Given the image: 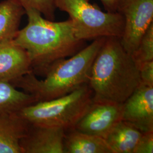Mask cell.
<instances>
[{"instance_id": "cell-2", "label": "cell", "mask_w": 153, "mask_h": 153, "mask_svg": "<svg viewBox=\"0 0 153 153\" xmlns=\"http://www.w3.org/2000/svg\"><path fill=\"white\" fill-rule=\"evenodd\" d=\"M88 85L93 100L120 104L140 86L139 70L120 38H105L93 62Z\"/></svg>"}, {"instance_id": "cell-1", "label": "cell", "mask_w": 153, "mask_h": 153, "mask_svg": "<svg viewBox=\"0 0 153 153\" xmlns=\"http://www.w3.org/2000/svg\"><path fill=\"white\" fill-rule=\"evenodd\" d=\"M24 8L27 25L19 30L14 40L27 51L35 75H44L51 64L71 57L85 47V41L76 38L69 19L54 22L43 18L33 7Z\"/></svg>"}, {"instance_id": "cell-11", "label": "cell", "mask_w": 153, "mask_h": 153, "mask_svg": "<svg viewBox=\"0 0 153 153\" xmlns=\"http://www.w3.org/2000/svg\"><path fill=\"white\" fill-rule=\"evenodd\" d=\"M28 126L16 113L0 114V153H22L19 142Z\"/></svg>"}, {"instance_id": "cell-3", "label": "cell", "mask_w": 153, "mask_h": 153, "mask_svg": "<svg viewBox=\"0 0 153 153\" xmlns=\"http://www.w3.org/2000/svg\"><path fill=\"white\" fill-rule=\"evenodd\" d=\"M105 38L93 40L69 58L56 61L45 71L44 79L31 72L11 82L32 95L37 102L57 98L88 83L93 62Z\"/></svg>"}, {"instance_id": "cell-7", "label": "cell", "mask_w": 153, "mask_h": 153, "mask_svg": "<svg viewBox=\"0 0 153 153\" xmlns=\"http://www.w3.org/2000/svg\"><path fill=\"white\" fill-rule=\"evenodd\" d=\"M123 104L95 100L74 128L85 133L105 138L111 130L123 120Z\"/></svg>"}, {"instance_id": "cell-16", "label": "cell", "mask_w": 153, "mask_h": 153, "mask_svg": "<svg viewBox=\"0 0 153 153\" xmlns=\"http://www.w3.org/2000/svg\"><path fill=\"white\" fill-rule=\"evenodd\" d=\"M131 56L138 69L142 64L153 61V23L143 34Z\"/></svg>"}, {"instance_id": "cell-18", "label": "cell", "mask_w": 153, "mask_h": 153, "mask_svg": "<svg viewBox=\"0 0 153 153\" xmlns=\"http://www.w3.org/2000/svg\"><path fill=\"white\" fill-rule=\"evenodd\" d=\"M153 153V131L142 132L133 153Z\"/></svg>"}, {"instance_id": "cell-4", "label": "cell", "mask_w": 153, "mask_h": 153, "mask_svg": "<svg viewBox=\"0 0 153 153\" xmlns=\"http://www.w3.org/2000/svg\"><path fill=\"white\" fill-rule=\"evenodd\" d=\"M93 96L86 83L64 96L36 102L16 114L30 124L60 127L66 131L74 128L92 103Z\"/></svg>"}, {"instance_id": "cell-9", "label": "cell", "mask_w": 153, "mask_h": 153, "mask_svg": "<svg viewBox=\"0 0 153 153\" xmlns=\"http://www.w3.org/2000/svg\"><path fill=\"white\" fill-rule=\"evenodd\" d=\"M123 107V120L142 132L153 131V87L140 85Z\"/></svg>"}, {"instance_id": "cell-6", "label": "cell", "mask_w": 153, "mask_h": 153, "mask_svg": "<svg viewBox=\"0 0 153 153\" xmlns=\"http://www.w3.org/2000/svg\"><path fill=\"white\" fill-rule=\"evenodd\" d=\"M117 12L124 19L121 43L131 55L153 23V0H118Z\"/></svg>"}, {"instance_id": "cell-15", "label": "cell", "mask_w": 153, "mask_h": 153, "mask_svg": "<svg viewBox=\"0 0 153 153\" xmlns=\"http://www.w3.org/2000/svg\"><path fill=\"white\" fill-rule=\"evenodd\" d=\"M36 102L32 95L17 90L11 82L0 80V114L16 113Z\"/></svg>"}, {"instance_id": "cell-13", "label": "cell", "mask_w": 153, "mask_h": 153, "mask_svg": "<svg viewBox=\"0 0 153 153\" xmlns=\"http://www.w3.org/2000/svg\"><path fill=\"white\" fill-rule=\"evenodd\" d=\"M142 133L131 123L121 120L104 139L113 153H133Z\"/></svg>"}, {"instance_id": "cell-20", "label": "cell", "mask_w": 153, "mask_h": 153, "mask_svg": "<svg viewBox=\"0 0 153 153\" xmlns=\"http://www.w3.org/2000/svg\"><path fill=\"white\" fill-rule=\"evenodd\" d=\"M105 10L111 13L117 12L118 0H100Z\"/></svg>"}, {"instance_id": "cell-19", "label": "cell", "mask_w": 153, "mask_h": 153, "mask_svg": "<svg viewBox=\"0 0 153 153\" xmlns=\"http://www.w3.org/2000/svg\"><path fill=\"white\" fill-rule=\"evenodd\" d=\"M138 70L140 85L153 87V61L142 64Z\"/></svg>"}, {"instance_id": "cell-17", "label": "cell", "mask_w": 153, "mask_h": 153, "mask_svg": "<svg viewBox=\"0 0 153 153\" xmlns=\"http://www.w3.org/2000/svg\"><path fill=\"white\" fill-rule=\"evenodd\" d=\"M22 6H30L38 10L44 17L51 21H54L56 7L55 0H19Z\"/></svg>"}, {"instance_id": "cell-5", "label": "cell", "mask_w": 153, "mask_h": 153, "mask_svg": "<svg viewBox=\"0 0 153 153\" xmlns=\"http://www.w3.org/2000/svg\"><path fill=\"white\" fill-rule=\"evenodd\" d=\"M55 4L56 9L68 13L79 40L121 38L123 35L124 19L118 12L103 11L89 0H55Z\"/></svg>"}, {"instance_id": "cell-12", "label": "cell", "mask_w": 153, "mask_h": 153, "mask_svg": "<svg viewBox=\"0 0 153 153\" xmlns=\"http://www.w3.org/2000/svg\"><path fill=\"white\" fill-rule=\"evenodd\" d=\"M64 148L65 153H113L103 138L75 128L66 131Z\"/></svg>"}, {"instance_id": "cell-10", "label": "cell", "mask_w": 153, "mask_h": 153, "mask_svg": "<svg viewBox=\"0 0 153 153\" xmlns=\"http://www.w3.org/2000/svg\"><path fill=\"white\" fill-rule=\"evenodd\" d=\"M33 72L27 51L14 39L0 42V80L11 82Z\"/></svg>"}, {"instance_id": "cell-8", "label": "cell", "mask_w": 153, "mask_h": 153, "mask_svg": "<svg viewBox=\"0 0 153 153\" xmlns=\"http://www.w3.org/2000/svg\"><path fill=\"white\" fill-rule=\"evenodd\" d=\"M65 134L60 127L29 123L19 142L22 153H65Z\"/></svg>"}, {"instance_id": "cell-14", "label": "cell", "mask_w": 153, "mask_h": 153, "mask_svg": "<svg viewBox=\"0 0 153 153\" xmlns=\"http://www.w3.org/2000/svg\"><path fill=\"white\" fill-rule=\"evenodd\" d=\"M25 14V9L19 0L0 2V42L14 38Z\"/></svg>"}]
</instances>
